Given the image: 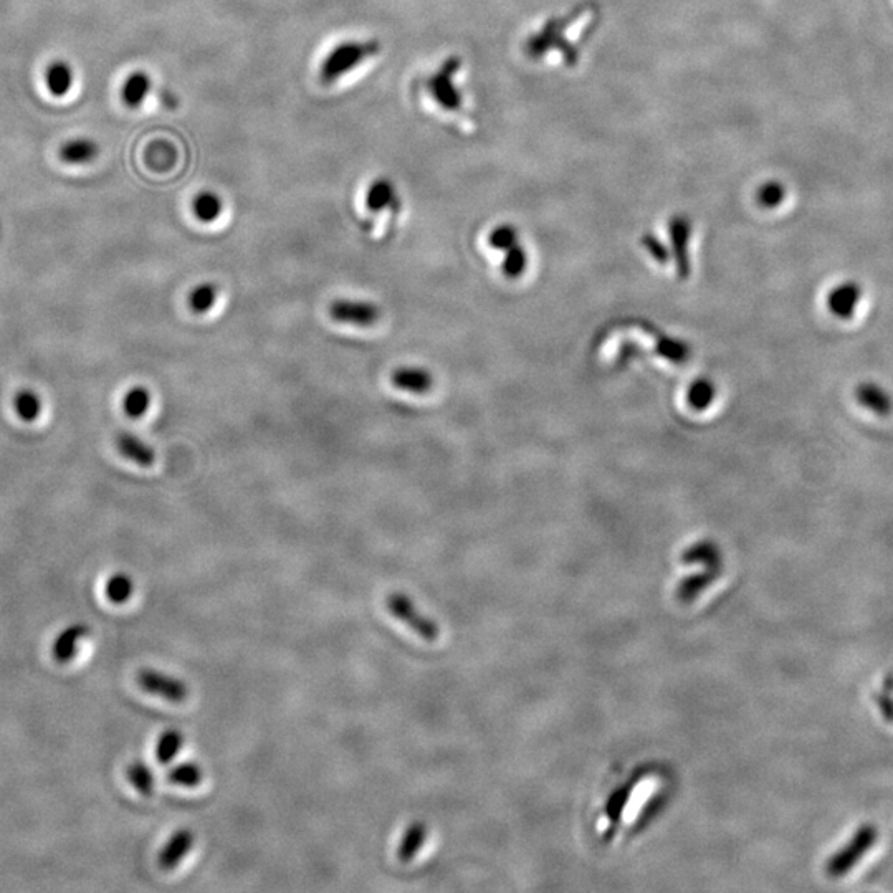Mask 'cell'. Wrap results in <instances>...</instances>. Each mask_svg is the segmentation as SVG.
I'll return each mask as SVG.
<instances>
[{"label": "cell", "instance_id": "obj_1", "mask_svg": "<svg viewBox=\"0 0 893 893\" xmlns=\"http://www.w3.org/2000/svg\"><path fill=\"white\" fill-rule=\"evenodd\" d=\"M381 52V43L378 40H366V42L340 43L333 52L325 58L321 65V82L330 85L346 77L354 68L373 58Z\"/></svg>", "mask_w": 893, "mask_h": 893}, {"label": "cell", "instance_id": "obj_2", "mask_svg": "<svg viewBox=\"0 0 893 893\" xmlns=\"http://www.w3.org/2000/svg\"><path fill=\"white\" fill-rule=\"evenodd\" d=\"M877 841V829L875 826L865 824L859 827L851 841L842 847L841 851H837L827 862V875H831L834 879L849 874L854 869L857 862L870 851V847L874 846Z\"/></svg>", "mask_w": 893, "mask_h": 893}, {"label": "cell", "instance_id": "obj_3", "mask_svg": "<svg viewBox=\"0 0 893 893\" xmlns=\"http://www.w3.org/2000/svg\"><path fill=\"white\" fill-rule=\"evenodd\" d=\"M386 606L392 616L404 622L407 627H411L417 636H421L422 639L429 640V642L439 639V624L432 621L424 612L419 611L414 601L407 594H389L386 599Z\"/></svg>", "mask_w": 893, "mask_h": 893}, {"label": "cell", "instance_id": "obj_4", "mask_svg": "<svg viewBox=\"0 0 893 893\" xmlns=\"http://www.w3.org/2000/svg\"><path fill=\"white\" fill-rule=\"evenodd\" d=\"M460 67H462V60L459 57L447 58L444 65L429 80L430 95L434 98L435 103L444 110L457 111L462 106V95L454 82Z\"/></svg>", "mask_w": 893, "mask_h": 893}, {"label": "cell", "instance_id": "obj_5", "mask_svg": "<svg viewBox=\"0 0 893 893\" xmlns=\"http://www.w3.org/2000/svg\"><path fill=\"white\" fill-rule=\"evenodd\" d=\"M136 682H138L139 687L144 692L151 693L154 697L164 698V700H168L171 703L186 702L187 697H189V687H187L186 682H182L181 679L172 677V675L164 674V672H159V670H139L138 675H136Z\"/></svg>", "mask_w": 893, "mask_h": 893}, {"label": "cell", "instance_id": "obj_6", "mask_svg": "<svg viewBox=\"0 0 893 893\" xmlns=\"http://www.w3.org/2000/svg\"><path fill=\"white\" fill-rule=\"evenodd\" d=\"M330 316L344 325L369 328L381 318V310L374 303L361 300H335L330 305Z\"/></svg>", "mask_w": 893, "mask_h": 893}, {"label": "cell", "instance_id": "obj_7", "mask_svg": "<svg viewBox=\"0 0 893 893\" xmlns=\"http://www.w3.org/2000/svg\"><path fill=\"white\" fill-rule=\"evenodd\" d=\"M860 301H862V287L859 283H839L827 295V308L839 320H851Z\"/></svg>", "mask_w": 893, "mask_h": 893}, {"label": "cell", "instance_id": "obj_8", "mask_svg": "<svg viewBox=\"0 0 893 893\" xmlns=\"http://www.w3.org/2000/svg\"><path fill=\"white\" fill-rule=\"evenodd\" d=\"M670 240L674 245L675 262L680 277L687 278L690 275V257H688V242L692 235V225L687 217L677 215L672 217L669 225Z\"/></svg>", "mask_w": 893, "mask_h": 893}, {"label": "cell", "instance_id": "obj_9", "mask_svg": "<svg viewBox=\"0 0 893 893\" xmlns=\"http://www.w3.org/2000/svg\"><path fill=\"white\" fill-rule=\"evenodd\" d=\"M90 634V629L85 624H72L65 627L57 639L53 640L52 657L58 664H70L77 659L78 645Z\"/></svg>", "mask_w": 893, "mask_h": 893}, {"label": "cell", "instance_id": "obj_10", "mask_svg": "<svg viewBox=\"0 0 893 893\" xmlns=\"http://www.w3.org/2000/svg\"><path fill=\"white\" fill-rule=\"evenodd\" d=\"M194 846V834L189 829H179L174 832L163 851L159 852L158 864L163 870H174L181 860L191 852Z\"/></svg>", "mask_w": 893, "mask_h": 893}, {"label": "cell", "instance_id": "obj_11", "mask_svg": "<svg viewBox=\"0 0 893 893\" xmlns=\"http://www.w3.org/2000/svg\"><path fill=\"white\" fill-rule=\"evenodd\" d=\"M392 386L411 394H427L434 386V376L424 368H416V366H406L392 371Z\"/></svg>", "mask_w": 893, "mask_h": 893}, {"label": "cell", "instance_id": "obj_12", "mask_svg": "<svg viewBox=\"0 0 893 893\" xmlns=\"http://www.w3.org/2000/svg\"><path fill=\"white\" fill-rule=\"evenodd\" d=\"M855 399L867 411L877 416H889L893 411V397L885 387L877 383H862L855 389Z\"/></svg>", "mask_w": 893, "mask_h": 893}, {"label": "cell", "instance_id": "obj_13", "mask_svg": "<svg viewBox=\"0 0 893 893\" xmlns=\"http://www.w3.org/2000/svg\"><path fill=\"white\" fill-rule=\"evenodd\" d=\"M116 449L120 450L125 459L131 460L139 467H151L156 462L153 447L146 444L143 439H139L138 435L129 432H123L116 437Z\"/></svg>", "mask_w": 893, "mask_h": 893}, {"label": "cell", "instance_id": "obj_14", "mask_svg": "<svg viewBox=\"0 0 893 893\" xmlns=\"http://www.w3.org/2000/svg\"><path fill=\"white\" fill-rule=\"evenodd\" d=\"M427 834H429V827H427L426 822H411L406 832H404V836H402L401 844L397 847V860L401 864H409V862L416 859L422 846L426 844Z\"/></svg>", "mask_w": 893, "mask_h": 893}, {"label": "cell", "instance_id": "obj_15", "mask_svg": "<svg viewBox=\"0 0 893 893\" xmlns=\"http://www.w3.org/2000/svg\"><path fill=\"white\" fill-rule=\"evenodd\" d=\"M73 82H75V73H73L70 63L58 60V62L50 63L45 70V85H47L50 95L55 98L67 96L72 91Z\"/></svg>", "mask_w": 893, "mask_h": 893}, {"label": "cell", "instance_id": "obj_16", "mask_svg": "<svg viewBox=\"0 0 893 893\" xmlns=\"http://www.w3.org/2000/svg\"><path fill=\"white\" fill-rule=\"evenodd\" d=\"M98 153H100V149H98V144L93 139L77 138L63 144L58 156L65 164L82 166V164L91 163L98 156Z\"/></svg>", "mask_w": 893, "mask_h": 893}, {"label": "cell", "instance_id": "obj_17", "mask_svg": "<svg viewBox=\"0 0 893 893\" xmlns=\"http://www.w3.org/2000/svg\"><path fill=\"white\" fill-rule=\"evenodd\" d=\"M151 88H153V82H151L148 73L136 70L126 78L123 88H121L123 103L129 108H139L148 98Z\"/></svg>", "mask_w": 893, "mask_h": 893}, {"label": "cell", "instance_id": "obj_18", "mask_svg": "<svg viewBox=\"0 0 893 893\" xmlns=\"http://www.w3.org/2000/svg\"><path fill=\"white\" fill-rule=\"evenodd\" d=\"M14 409L20 421L32 424V422L39 421L40 414H42V399L32 389H22L15 396Z\"/></svg>", "mask_w": 893, "mask_h": 893}, {"label": "cell", "instance_id": "obj_19", "mask_svg": "<svg viewBox=\"0 0 893 893\" xmlns=\"http://www.w3.org/2000/svg\"><path fill=\"white\" fill-rule=\"evenodd\" d=\"M222 201L214 192L204 191L197 194L196 199L192 202V212L196 215V219L202 224H211L219 219L222 214Z\"/></svg>", "mask_w": 893, "mask_h": 893}, {"label": "cell", "instance_id": "obj_20", "mask_svg": "<svg viewBox=\"0 0 893 893\" xmlns=\"http://www.w3.org/2000/svg\"><path fill=\"white\" fill-rule=\"evenodd\" d=\"M134 581L129 574L115 573L105 584V596L111 604L123 606L133 597Z\"/></svg>", "mask_w": 893, "mask_h": 893}, {"label": "cell", "instance_id": "obj_21", "mask_svg": "<svg viewBox=\"0 0 893 893\" xmlns=\"http://www.w3.org/2000/svg\"><path fill=\"white\" fill-rule=\"evenodd\" d=\"M182 743H184V736L176 728H169V730L161 733L158 741H156V750H154L158 763L169 765L176 758L177 753L181 751Z\"/></svg>", "mask_w": 893, "mask_h": 893}, {"label": "cell", "instance_id": "obj_22", "mask_svg": "<svg viewBox=\"0 0 893 893\" xmlns=\"http://www.w3.org/2000/svg\"><path fill=\"white\" fill-rule=\"evenodd\" d=\"M394 199H396V192H394V186H392L391 181L378 179V181L371 184L368 194H366V209L369 212L384 211V209L391 206Z\"/></svg>", "mask_w": 893, "mask_h": 893}, {"label": "cell", "instance_id": "obj_23", "mask_svg": "<svg viewBox=\"0 0 893 893\" xmlns=\"http://www.w3.org/2000/svg\"><path fill=\"white\" fill-rule=\"evenodd\" d=\"M151 407V392L148 387L134 386L126 392L123 399V411L129 419H141L148 414Z\"/></svg>", "mask_w": 893, "mask_h": 893}, {"label": "cell", "instance_id": "obj_24", "mask_svg": "<svg viewBox=\"0 0 893 893\" xmlns=\"http://www.w3.org/2000/svg\"><path fill=\"white\" fill-rule=\"evenodd\" d=\"M126 778H128L129 784H131L138 793L143 794V796H151V794H153V769L149 768L143 761H133V763L126 768Z\"/></svg>", "mask_w": 893, "mask_h": 893}, {"label": "cell", "instance_id": "obj_25", "mask_svg": "<svg viewBox=\"0 0 893 893\" xmlns=\"http://www.w3.org/2000/svg\"><path fill=\"white\" fill-rule=\"evenodd\" d=\"M717 396V389L710 379H697L688 387L687 401L695 411H705L712 406L713 399Z\"/></svg>", "mask_w": 893, "mask_h": 893}, {"label": "cell", "instance_id": "obj_26", "mask_svg": "<svg viewBox=\"0 0 893 893\" xmlns=\"http://www.w3.org/2000/svg\"><path fill=\"white\" fill-rule=\"evenodd\" d=\"M166 778H168L169 783L176 784V786L196 788L204 779V771L196 763H181V765L169 769Z\"/></svg>", "mask_w": 893, "mask_h": 893}, {"label": "cell", "instance_id": "obj_27", "mask_svg": "<svg viewBox=\"0 0 893 893\" xmlns=\"http://www.w3.org/2000/svg\"><path fill=\"white\" fill-rule=\"evenodd\" d=\"M217 293H219V288L215 287L214 283H201V285H197L194 290H192L191 295H189V306H191V310L197 315H204L207 311L211 310L212 306L215 305V301H217Z\"/></svg>", "mask_w": 893, "mask_h": 893}, {"label": "cell", "instance_id": "obj_28", "mask_svg": "<svg viewBox=\"0 0 893 893\" xmlns=\"http://www.w3.org/2000/svg\"><path fill=\"white\" fill-rule=\"evenodd\" d=\"M488 242H490L493 249L507 252L511 247L520 244V235H518V230H516L513 225L502 224L498 225V227H495V229L490 232Z\"/></svg>", "mask_w": 893, "mask_h": 893}, {"label": "cell", "instance_id": "obj_29", "mask_svg": "<svg viewBox=\"0 0 893 893\" xmlns=\"http://www.w3.org/2000/svg\"><path fill=\"white\" fill-rule=\"evenodd\" d=\"M528 258H526L525 250L521 249L520 244L507 250L505 260L502 263L503 275L507 278H518L525 273Z\"/></svg>", "mask_w": 893, "mask_h": 893}, {"label": "cell", "instance_id": "obj_30", "mask_svg": "<svg viewBox=\"0 0 893 893\" xmlns=\"http://www.w3.org/2000/svg\"><path fill=\"white\" fill-rule=\"evenodd\" d=\"M786 197V189L781 182L769 181L758 189L756 199L760 202L761 207L765 209H776L779 204H783Z\"/></svg>", "mask_w": 893, "mask_h": 893}, {"label": "cell", "instance_id": "obj_31", "mask_svg": "<svg viewBox=\"0 0 893 893\" xmlns=\"http://www.w3.org/2000/svg\"><path fill=\"white\" fill-rule=\"evenodd\" d=\"M657 351H659L664 358L670 359V361H674V363H683V361H687V359L690 358V348H688V344H685L680 340H672L669 336H660L659 344H657Z\"/></svg>", "mask_w": 893, "mask_h": 893}, {"label": "cell", "instance_id": "obj_32", "mask_svg": "<svg viewBox=\"0 0 893 893\" xmlns=\"http://www.w3.org/2000/svg\"><path fill=\"white\" fill-rule=\"evenodd\" d=\"M642 245L654 257L655 262L662 263V265L669 262V250L665 249L664 244H660V240L655 235L645 234L642 237Z\"/></svg>", "mask_w": 893, "mask_h": 893}]
</instances>
